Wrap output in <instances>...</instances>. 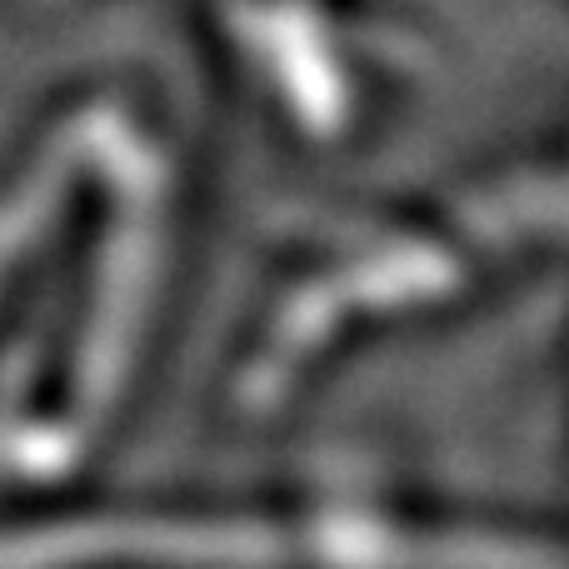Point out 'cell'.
Segmentation results:
<instances>
[{
    "mask_svg": "<svg viewBox=\"0 0 569 569\" xmlns=\"http://www.w3.org/2000/svg\"><path fill=\"white\" fill-rule=\"evenodd\" d=\"M0 569H565L510 525L375 505L86 510L0 525Z\"/></svg>",
    "mask_w": 569,
    "mask_h": 569,
    "instance_id": "1",
    "label": "cell"
}]
</instances>
